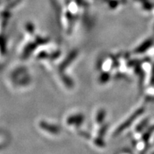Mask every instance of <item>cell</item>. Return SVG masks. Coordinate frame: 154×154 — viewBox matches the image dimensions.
I'll return each instance as SVG.
<instances>
[{
    "label": "cell",
    "instance_id": "obj_3",
    "mask_svg": "<svg viewBox=\"0 0 154 154\" xmlns=\"http://www.w3.org/2000/svg\"><path fill=\"white\" fill-rule=\"evenodd\" d=\"M38 129L44 134L49 136H58L61 134V127L57 123L48 119H41L36 123Z\"/></svg>",
    "mask_w": 154,
    "mask_h": 154
},
{
    "label": "cell",
    "instance_id": "obj_1",
    "mask_svg": "<svg viewBox=\"0 0 154 154\" xmlns=\"http://www.w3.org/2000/svg\"><path fill=\"white\" fill-rule=\"evenodd\" d=\"M56 18L61 32L67 36L73 35L85 24L94 0H51Z\"/></svg>",
    "mask_w": 154,
    "mask_h": 154
},
{
    "label": "cell",
    "instance_id": "obj_7",
    "mask_svg": "<svg viewBox=\"0 0 154 154\" xmlns=\"http://www.w3.org/2000/svg\"><path fill=\"white\" fill-rule=\"evenodd\" d=\"M109 79V74L108 73H103L101 74V76H100V82L101 83H105L108 82V80Z\"/></svg>",
    "mask_w": 154,
    "mask_h": 154
},
{
    "label": "cell",
    "instance_id": "obj_5",
    "mask_svg": "<svg viewBox=\"0 0 154 154\" xmlns=\"http://www.w3.org/2000/svg\"><path fill=\"white\" fill-rule=\"evenodd\" d=\"M106 117V111L103 109H101L96 113L95 116V122L98 124H101L103 122Z\"/></svg>",
    "mask_w": 154,
    "mask_h": 154
},
{
    "label": "cell",
    "instance_id": "obj_2",
    "mask_svg": "<svg viewBox=\"0 0 154 154\" xmlns=\"http://www.w3.org/2000/svg\"><path fill=\"white\" fill-rule=\"evenodd\" d=\"M84 113L80 111H72L69 112L64 116L63 124L69 129L74 131L76 132L80 131V128L84 121Z\"/></svg>",
    "mask_w": 154,
    "mask_h": 154
},
{
    "label": "cell",
    "instance_id": "obj_6",
    "mask_svg": "<svg viewBox=\"0 0 154 154\" xmlns=\"http://www.w3.org/2000/svg\"><path fill=\"white\" fill-rule=\"evenodd\" d=\"M150 46H151V42H146V43L143 44V46L142 45V47L138 48V49H137V51L138 53L144 52V51H145L146 50L148 49V48L150 47Z\"/></svg>",
    "mask_w": 154,
    "mask_h": 154
},
{
    "label": "cell",
    "instance_id": "obj_4",
    "mask_svg": "<svg viewBox=\"0 0 154 154\" xmlns=\"http://www.w3.org/2000/svg\"><path fill=\"white\" fill-rule=\"evenodd\" d=\"M143 111H144V109H143V108H141V109H138V110L136 111V112L134 113V114H133L132 116H131L129 118L127 119L125 122L123 123V124H121L118 128H117L116 131V132H115V135H118L119 134H120L121 132H122L125 129V128H128V127L133 122H134L135 119H136V118H138V117L143 112Z\"/></svg>",
    "mask_w": 154,
    "mask_h": 154
}]
</instances>
